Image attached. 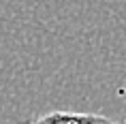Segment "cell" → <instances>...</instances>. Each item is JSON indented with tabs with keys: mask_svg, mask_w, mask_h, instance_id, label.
I'll use <instances>...</instances> for the list:
<instances>
[{
	"mask_svg": "<svg viewBox=\"0 0 126 124\" xmlns=\"http://www.w3.org/2000/svg\"><path fill=\"white\" fill-rule=\"evenodd\" d=\"M28 124H122L98 113H79V111H51Z\"/></svg>",
	"mask_w": 126,
	"mask_h": 124,
	"instance_id": "obj_1",
	"label": "cell"
},
{
	"mask_svg": "<svg viewBox=\"0 0 126 124\" xmlns=\"http://www.w3.org/2000/svg\"><path fill=\"white\" fill-rule=\"evenodd\" d=\"M122 124H126V122H122Z\"/></svg>",
	"mask_w": 126,
	"mask_h": 124,
	"instance_id": "obj_2",
	"label": "cell"
}]
</instances>
